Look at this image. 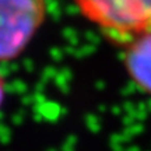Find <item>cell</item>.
<instances>
[{
    "mask_svg": "<svg viewBox=\"0 0 151 151\" xmlns=\"http://www.w3.org/2000/svg\"><path fill=\"white\" fill-rule=\"evenodd\" d=\"M123 67L130 81L143 94L151 97V31L122 46Z\"/></svg>",
    "mask_w": 151,
    "mask_h": 151,
    "instance_id": "cell-3",
    "label": "cell"
},
{
    "mask_svg": "<svg viewBox=\"0 0 151 151\" xmlns=\"http://www.w3.org/2000/svg\"><path fill=\"white\" fill-rule=\"evenodd\" d=\"M4 102H6V81L3 74H1V71H0V111L3 108Z\"/></svg>",
    "mask_w": 151,
    "mask_h": 151,
    "instance_id": "cell-4",
    "label": "cell"
},
{
    "mask_svg": "<svg viewBox=\"0 0 151 151\" xmlns=\"http://www.w3.org/2000/svg\"><path fill=\"white\" fill-rule=\"evenodd\" d=\"M48 0H0V63L18 59L48 18Z\"/></svg>",
    "mask_w": 151,
    "mask_h": 151,
    "instance_id": "cell-2",
    "label": "cell"
},
{
    "mask_svg": "<svg viewBox=\"0 0 151 151\" xmlns=\"http://www.w3.org/2000/svg\"><path fill=\"white\" fill-rule=\"evenodd\" d=\"M109 42L123 46L151 31V0H71Z\"/></svg>",
    "mask_w": 151,
    "mask_h": 151,
    "instance_id": "cell-1",
    "label": "cell"
}]
</instances>
